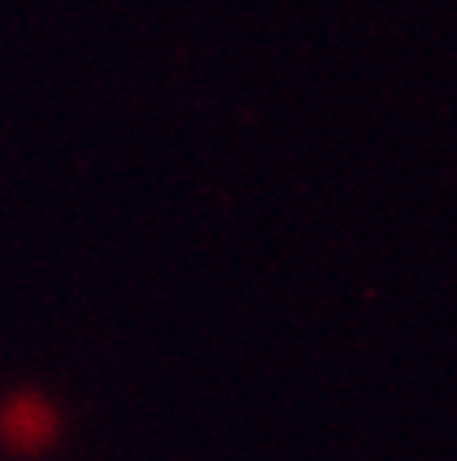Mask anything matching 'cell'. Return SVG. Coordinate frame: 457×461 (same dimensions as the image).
<instances>
[{"mask_svg": "<svg viewBox=\"0 0 457 461\" xmlns=\"http://www.w3.org/2000/svg\"><path fill=\"white\" fill-rule=\"evenodd\" d=\"M54 408L37 394H17L0 411V438L17 451H37L54 441Z\"/></svg>", "mask_w": 457, "mask_h": 461, "instance_id": "cell-1", "label": "cell"}]
</instances>
